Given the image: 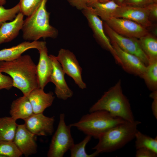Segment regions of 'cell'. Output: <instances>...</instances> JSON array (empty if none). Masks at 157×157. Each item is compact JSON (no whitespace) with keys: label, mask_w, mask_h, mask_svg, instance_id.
<instances>
[{"label":"cell","mask_w":157,"mask_h":157,"mask_svg":"<svg viewBox=\"0 0 157 157\" xmlns=\"http://www.w3.org/2000/svg\"><path fill=\"white\" fill-rule=\"evenodd\" d=\"M150 97L153 99L151 108L153 114L155 118L157 119V90L152 92Z\"/></svg>","instance_id":"e575fe53"},{"label":"cell","mask_w":157,"mask_h":157,"mask_svg":"<svg viewBox=\"0 0 157 157\" xmlns=\"http://www.w3.org/2000/svg\"><path fill=\"white\" fill-rule=\"evenodd\" d=\"M136 157H156L157 153L146 148H140L137 149Z\"/></svg>","instance_id":"1f68e13d"},{"label":"cell","mask_w":157,"mask_h":157,"mask_svg":"<svg viewBox=\"0 0 157 157\" xmlns=\"http://www.w3.org/2000/svg\"><path fill=\"white\" fill-rule=\"evenodd\" d=\"M99 110L107 111L127 121L135 120L129 101L123 92L120 80L104 93L90 107L89 112Z\"/></svg>","instance_id":"7a4b0ae2"},{"label":"cell","mask_w":157,"mask_h":157,"mask_svg":"<svg viewBox=\"0 0 157 157\" xmlns=\"http://www.w3.org/2000/svg\"><path fill=\"white\" fill-rule=\"evenodd\" d=\"M92 136L87 135L80 142L74 144L70 149L71 157H94L97 156L99 154L95 151L93 153L88 154L86 152L85 147L91 139Z\"/></svg>","instance_id":"484cf974"},{"label":"cell","mask_w":157,"mask_h":157,"mask_svg":"<svg viewBox=\"0 0 157 157\" xmlns=\"http://www.w3.org/2000/svg\"><path fill=\"white\" fill-rule=\"evenodd\" d=\"M96 1L101 2V3H104L106 2L109 1L110 0H96Z\"/></svg>","instance_id":"74e56055"},{"label":"cell","mask_w":157,"mask_h":157,"mask_svg":"<svg viewBox=\"0 0 157 157\" xmlns=\"http://www.w3.org/2000/svg\"><path fill=\"white\" fill-rule=\"evenodd\" d=\"M72 6L77 9L83 10L88 6L89 0H67Z\"/></svg>","instance_id":"d6a6232c"},{"label":"cell","mask_w":157,"mask_h":157,"mask_svg":"<svg viewBox=\"0 0 157 157\" xmlns=\"http://www.w3.org/2000/svg\"><path fill=\"white\" fill-rule=\"evenodd\" d=\"M11 117H0V141H13L18 124Z\"/></svg>","instance_id":"7402d4cb"},{"label":"cell","mask_w":157,"mask_h":157,"mask_svg":"<svg viewBox=\"0 0 157 157\" xmlns=\"http://www.w3.org/2000/svg\"><path fill=\"white\" fill-rule=\"evenodd\" d=\"M27 97L35 114L43 113L52 105L54 99L52 92L46 93L43 89L39 87L32 90Z\"/></svg>","instance_id":"ac0fdd59"},{"label":"cell","mask_w":157,"mask_h":157,"mask_svg":"<svg viewBox=\"0 0 157 157\" xmlns=\"http://www.w3.org/2000/svg\"><path fill=\"white\" fill-rule=\"evenodd\" d=\"M24 15L19 12L15 19L0 26V45L11 41L18 35L24 23Z\"/></svg>","instance_id":"d6986e66"},{"label":"cell","mask_w":157,"mask_h":157,"mask_svg":"<svg viewBox=\"0 0 157 157\" xmlns=\"http://www.w3.org/2000/svg\"><path fill=\"white\" fill-rule=\"evenodd\" d=\"M6 0H0V6H3L6 3Z\"/></svg>","instance_id":"d590c367"},{"label":"cell","mask_w":157,"mask_h":157,"mask_svg":"<svg viewBox=\"0 0 157 157\" xmlns=\"http://www.w3.org/2000/svg\"><path fill=\"white\" fill-rule=\"evenodd\" d=\"M42 0H19L20 12L27 17L32 14L38 8Z\"/></svg>","instance_id":"83f0119b"},{"label":"cell","mask_w":157,"mask_h":157,"mask_svg":"<svg viewBox=\"0 0 157 157\" xmlns=\"http://www.w3.org/2000/svg\"><path fill=\"white\" fill-rule=\"evenodd\" d=\"M120 5L114 0H110L104 3L96 1L88 6L91 7L97 15L106 22L113 17L114 13Z\"/></svg>","instance_id":"44dd1931"},{"label":"cell","mask_w":157,"mask_h":157,"mask_svg":"<svg viewBox=\"0 0 157 157\" xmlns=\"http://www.w3.org/2000/svg\"><path fill=\"white\" fill-rule=\"evenodd\" d=\"M24 120L26 128L35 136L51 135L54 131V116L47 117L43 113H33Z\"/></svg>","instance_id":"7c38bea8"},{"label":"cell","mask_w":157,"mask_h":157,"mask_svg":"<svg viewBox=\"0 0 157 157\" xmlns=\"http://www.w3.org/2000/svg\"><path fill=\"white\" fill-rule=\"evenodd\" d=\"M38 51L40 54L39 59L36 65L38 87L44 89L46 85L50 82L53 65L51 59L48 55L46 45Z\"/></svg>","instance_id":"2e32d148"},{"label":"cell","mask_w":157,"mask_h":157,"mask_svg":"<svg viewBox=\"0 0 157 157\" xmlns=\"http://www.w3.org/2000/svg\"><path fill=\"white\" fill-rule=\"evenodd\" d=\"M19 12L18 3L9 9H6L3 6H0V26L4 22L13 20Z\"/></svg>","instance_id":"f1b7e54d"},{"label":"cell","mask_w":157,"mask_h":157,"mask_svg":"<svg viewBox=\"0 0 157 157\" xmlns=\"http://www.w3.org/2000/svg\"><path fill=\"white\" fill-rule=\"evenodd\" d=\"M115 51L116 63L127 73L141 78L146 65L136 56L124 51L114 42L110 41Z\"/></svg>","instance_id":"9c48e42d"},{"label":"cell","mask_w":157,"mask_h":157,"mask_svg":"<svg viewBox=\"0 0 157 157\" xmlns=\"http://www.w3.org/2000/svg\"><path fill=\"white\" fill-rule=\"evenodd\" d=\"M49 56L53 65L50 82L55 86V93L58 98L67 100L72 97L73 92L67 84L65 78V73L56 56L52 55Z\"/></svg>","instance_id":"4fadbf2b"},{"label":"cell","mask_w":157,"mask_h":157,"mask_svg":"<svg viewBox=\"0 0 157 157\" xmlns=\"http://www.w3.org/2000/svg\"><path fill=\"white\" fill-rule=\"evenodd\" d=\"M140 123L135 120L113 126L100 135L98 142L92 149L100 154L112 152L122 148L135 138L138 126Z\"/></svg>","instance_id":"3957f363"},{"label":"cell","mask_w":157,"mask_h":157,"mask_svg":"<svg viewBox=\"0 0 157 157\" xmlns=\"http://www.w3.org/2000/svg\"><path fill=\"white\" fill-rule=\"evenodd\" d=\"M69 124L67 125L65 121V115L60 114L57 129L53 135L47 152L48 157H62L70 150L74 144L71 133Z\"/></svg>","instance_id":"8992f818"},{"label":"cell","mask_w":157,"mask_h":157,"mask_svg":"<svg viewBox=\"0 0 157 157\" xmlns=\"http://www.w3.org/2000/svg\"><path fill=\"white\" fill-rule=\"evenodd\" d=\"M47 0H42L38 8L24 20L22 30L26 40L36 41L40 38H55L57 29L49 24L50 13L46 8Z\"/></svg>","instance_id":"277c9868"},{"label":"cell","mask_w":157,"mask_h":157,"mask_svg":"<svg viewBox=\"0 0 157 157\" xmlns=\"http://www.w3.org/2000/svg\"><path fill=\"white\" fill-rule=\"evenodd\" d=\"M104 26L105 31L109 37L110 41L115 42L124 51L138 57L146 66L148 65V58L142 50L138 39L120 35L105 22L104 23Z\"/></svg>","instance_id":"52a82bcc"},{"label":"cell","mask_w":157,"mask_h":157,"mask_svg":"<svg viewBox=\"0 0 157 157\" xmlns=\"http://www.w3.org/2000/svg\"><path fill=\"white\" fill-rule=\"evenodd\" d=\"M135 146L136 149L140 148L149 149L157 153V137L153 138L144 134L139 131L136 132Z\"/></svg>","instance_id":"d4e9b609"},{"label":"cell","mask_w":157,"mask_h":157,"mask_svg":"<svg viewBox=\"0 0 157 157\" xmlns=\"http://www.w3.org/2000/svg\"><path fill=\"white\" fill-rule=\"evenodd\" d=\"M33 113L31 104L27 96L23 95L14 100L12 103L10 114L13 118L17 120H24Z\"/></svg>","instance_id":"ffe728a7"},{"label":"cell","mask_w":157,"mask_h":157,"mask_svg":"<svg viewBox=\"0 0 157 157\" xmlns=\"http://www.w3.org/2000/svg\"><path fill=\"white\" fill-rule=\"evenodd\" d=\"M56 58L65 73L72 78L80 88H85L86 84L82 77V69L74 54L68 50L61 49Z\"/></svg>","instance_id":"ba28073f"},{"label":"cell","mask_w":157,"mask_h":157,"mask_svg":"<svg viewBox=\"0 0 157 157\" xmlns=\"http://www.w3.org/2000/svg\"><path fill=\"white\" fill-rule=\"evenodd\" d=\"M82 10L98 42L103 47L110 51L114 56L115 51L110 40L106 34L102 20L91 7L88 6Z\"/></svg>","instance_id":"8fae6325"},{"label":"cell","mask_w":157,"mask_h":157,"mask_svg":"<svg viewBox=\"0 0 157 157\" xmlns=\"http://www.w3.org/2000/svg\"><path fill=\"white\" fill-rule=\"evenodd\" d=\"M22 155L13 141H0V157H19Z\"/></svg>","instance_id":"4316f807"},{"label":"cell","mask_w":157,"mask_h":157,"mask_svg":"<svg viewBox=\"0 0 157 157\" xmlns=\"http://www.w3.org/2000/svg\"><path fill=\"white\" fill-rule=\"evenodd\" d=\"M148 10L150 19L156 20L157 19V3H153L146 6Z\"/></svg>","instance_id":"836d02e7"},{"label":"cell","mask_w":157,"mask_h":157,"mask_svg":"<svg viewBox=\"0 0 157 157\" xmlns=\"http://www.w3.org/2000/svg\"><path fill=\"white\" fill-rule=\"evenodd\" d=\"M35 136L26 128L24 124L17 125L13 142L22 155L26 157L37 152Z\"/></svg>","instance_id":"9a60e30c"},{"label":"cell","mask_w":157,"mask_h":157,"mask_svg":"<svg viewBox=\"0 0 157 157\" xmlns=\"http://www.w3.org/2000/svg\"><path fill=\"white\" fill-rule=\"evenodd\" d=\"M138 39L142 50L148 58L149 63L157 61V39L148 33Z\"/></svg>","instance_id":"603a6c76"},{"label":"cell","mask_w":157,"mask_h":157,"mask_svg":"<svg viewBox=\"0 0 157 157\" xmlns=\"http://www.w3.org/2000/svg\"><path fill=\"white\" fill-rule=\"evenodd\" d=\"M124 0H116L117 3L120 4L121 5L123 4Z\"/></svg>","instance_id":"8d00e7d4"},{"label":"cell","mask_w":157,"mask_h":157,"mask_svg":"<svg viewBox=\"0 0 157 157\" xmlns=\"http://www.w3.org/2000/svg\"><path fill=\"white\" fill-rule=\"evenodd\" d=\"M89 3L88 5H88H89L92 3L96 1V0H89Z\"/></svg>","instance_id":"f35d334b"},{"label":"cell","mask_w":157,"mask_h":157,"mask_svg":"<svg viewBox=\"0 0 157 157\" xmlns=\"http://www.w3.org/2000/svg\"><path fill=\"white\" fill-rule=\"evenodd\" d=\"M141 78L149 90L152 92L157 90V61L149 63Z\"/></svg>","instance_id":"cb8c5ba5"},{"label":"cell","mask_w":157,"mask_h":157,"mask_svg":"<svg viewBox=\"0 0 157 157\" xmlns=\"http://www.w3.org/2000/svg\"><path fill=\"white\" fill-rule=\"evenodd\" d=\"M45 45L46 43L44 41H26L12 47L3 49L0 50V62L14 60L28 49H35L39 50Z\"/></svg>","instance_id":"e0dca14e"},{"label":"cell","mask_w":157,"mask_h":157,"mask_svg":"<svg viewBox=\"0 0 157 157\" xmlns=\"http://www.w3.org/2000/svg\"><path fill=\"white\" fill-rule=\"evenodd\" d=\"M154 3H157V0H153Z\"/></svg>","instance_id":"ab89813d"},{"label":"cell","mask_w":157,"mask_h":157,"mask_svg":"<svg viewBox=\"0 0 157 157\" xmlns=\"http://www.w3.org/2000/svg\"><path fill=\"white\" fill-rule=\"evenodd\" d=\"M154 3L153 0H124L123 4L131 6L145 7Z\"/></svg>","instance_id":"4dcf8cb0"},{"label":"cell","mask_w":157,"mask_h":157,"mask_svg":"<svg viewBox=\"0 0 157 157\" xmlns=\"http://www.w3.org/2000/svg\"><path fill=\"white\" fill-rule=\"evenodd\" d=\"M0 71L8 74L12 79L13 86L28 96L38 87L36 65L28 55H21L10 61L0 62Z\"/></svg>","instance_id":"6da1fadb"},{"label":"cell","mask_w":157,"mask_h":157,"mask_svg":"<svg viewBox=\"0 0 157 157\" xmlns=\"http://www.w3.org/2000/svg\"><path fill=\"white\" fill-rule=\"evenodd\" d=\"M0 71V90H9L13 87L12 79L10 76L4 75Z\"/></svg>","instance_id":"f546056e"},{"label":"cell","mask_w":157,"mask_h":157,"mask_svg":"<svg viewBox=\"0 0 157 157\" xmlns=\"http://www.w3.org/2000/svg\"><path fill=\"white\" fill-rule=\"evenodd\" d=\"M113 17L127 19L147 27L151 25L148 9L124 4L121 5L113 14Z\"/></svg>","instance_id":"5bb4252c"},{"label":"cell","mask_w":157,"mask_h":157,"mask_svg":"<svg viewBox=\"0 0 157 157\" xmlns=\"http://www.w3.org/2000/svg\"><path fill=\"white\" fill-rule=\"evenodd\" d=\"M104 22L116 33L125 37L139 39L148 33L146 27L127 19L112 17Z\"/></svg>","instance_id":"30bf717a"},{"label":"cell","mask_w":157,"mask_h":157,"mask_svg":"<svg viewBox=\"0 0 157 157\" xmlns=\"http://www.w3.org/2000/svg\"><path fill=\"white\" fill-rule=\"evenodd\" d=\"M126 121L113 116L107 111L99 110L84 115L78 121L70 125L76 127L87 135L98 139L110 128Z\"/></svg>","instance_id":"5b68a950"}]
</instances>
